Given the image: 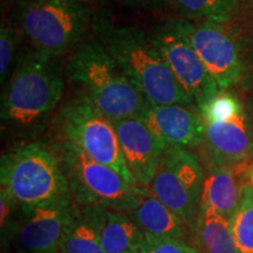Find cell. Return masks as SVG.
<instances>
[{
    "label": "cell",
    "instance_id": "22",
    "mask_svg": "<svg viewBox=\"0 0 253 253\" xmlns=\"http://www.w3.org/2000/svg\"><path fill=\"white\" fill-rule=\"evenodd\" d=\"M244 110L243 103L235 95L219 90L198 108L204 122H220L233 119Z\"/></svg>",
    "mask_w": 253,
    "mask_h": 253
},
{
    "label": "cell",
    "instance_id": "15",
    "mask_svg": "<svg viewBox=\"0 0 253 253\" xmlns=\"http://www.w3.org/2000/svg\"><path fill=\"white\" fill-rule=\"evenodd\" d=\"M249 167L214 166L204 176L201 205L231 220L242 199Z\"/></svg>",
    "mask_w": 253,
    "mask_h": 253
},
{
    "label": "cell",
    "instance_id": "7",
    "mask_svg": "<svg viewBox=\"0 0 253 253\" xmlns=\"http://www.w3.org/2000/svg\"><path fill=\"white\" fill-rule=\"evenodd\" d=\"M56 123L62 140L71 142L97 162L112 167L126 181L137 185L126 164L113 121L104 116L87 96L66 104Z\"/></svg>",
    "mask_w": 253,
    "mask_h": 253
},
{
    "label": "cell",
    "instance_id": "16",
    "mask_svg": "<svg viewBox=\"0 0 253 253\" xmlns=\"http://www.w3.org/2000/svg\"><path fill=\"white\" fill-rule=\"evenodd\" d=\"M96 226L106 253H126L140 250L145 235L128 213L102 207H86Z\"/></svg>",
    "mask_w": 253,
    "mask_h": 253
},
{
    "label": "cell",
    "instance_id": "23",
    "mask_svg": "<svg viewBox=\"0 0 253 253\" xmlns=\"http://www.w3.org/2000/svg\"><path fill=\"white\" fill-rule=\"evenodd\" d=\"M23 214L24 208L5 190L0 189V232L2 245H8L13 240Z\"/></svg>",
    "mask_w": 253,
    "mask_h": 253
},
{
    "label": "cell",
    "instance_id": "9",
    "mask_svg": "<svg viewBox=\"0 0 253 253\" xmlns=\"http://www.w3.org/2000/svg\"><path fill=\"white\" fill-rule=\"evenodd\" d=\"M172 74L196 108L219 91L216 81L175 21L154 36Z\"/></svg>",
    "mask_w": 253,
    "mask_h": 253
},
{
    "label": "cell",
    "instance_id": "29",
    "mask_svg": "<svg viewBox=\"0 0 253 253\" xmlns=\"http://www.w3.org/2000/svg\"><path fill=\"white\" fill-rule=\"evenodd\" d=\"M250 167H253V157H252V160H251V163H250Z\"/></svg>",
    "mask_w": 253,
    "mask_h": 253
},
{
    "label": "cell",
    "instance_id": "19",
    "mask_svg": "<svg viewBox=\"0 0 253 253\" xmlns=\"http://www.w3.org/2000/svg\"><path fill=\"white\" fill-rule=\"evenodd\" d=\"M59 253H106L86 207L75 203L74 211L63 232Z\"/></svg>",
    "mask_w": 253,
    "mask_h": 253
},
{
    "label": "cell",
    "instance_id": "2",
    "mask_svg": "<svg viewBox=\"0 0 253 253\" xmlns=\"http://www.w3.org/2000/svg\"><path fill=\"white\" fill-rule=\"evenodd\" d=\"M102 45L150 104H192L154 37L136 26H107Z\"/></svg>",
    "mask_w": 253,
    "mask_h": 253
},
{
    "label": "cell",
    "instance_id": "11",
    "mask_svg": "<svg viewBox=\"0 0 253 253\" xmlns=\"http://www.w3.org/2000/svg\"><path fill=\"white\" fill-rule=\"evenodd\" d=\"M75 208L72 195L58 198L24 214L13 237L21 253H59L63 232Z\"/></svg>",
    "mask_w": 253,
    "mask_h": 253
},
{
    "label": "cell",
    "instance_id": "13",
    "mask_svg": "<svg viewBox=\"0 0 253 253\" xmlns=\"http://www.w3.org/2000/svg\"><path fill=\"white\" fill-rule=\"evenodd\" d=\"M191 104H148L141 119L167 147L192 148L204 138V120Z\"/></svg>",
    "mask_w": 253,
    "mask_h": 253
},
{
    "label": "cell",
    "instance_id": "18",
    "mask_svg": "<svg viewBox=\"0 0 253 253\" xmlns=\"http://www.w3.org/2000/svg\"><path fill=\"white\" fill-rule=\"evenodd\" d=\"M192 236L199 253H239L230 220L204 205L199 209Z\"/></svg>",
    "mask_w": 253,
    "mask_h": 253
},
{
    "label": "cell",
    "instance_id": "24",
    "mask_svg": "<svg viewBox=\"0 0 253 253\" xmlns=\"http://www.w3.org/2000/svg\"><path fill=\"white\" fill-rule=\"evenodd\" d=\"M141 253H199L195 244L175 238H155L145 235Z\"/></svg>",
    "mask_w": 253,
    "mask_h": 253
},
{
    "label": "cell",
    "instance_id": "12",
    "mask_svg": "<svg viewBox=\"0 0 253 253\" xmlns=\"http://www.w3.org/2000/svg\"><path fill=\"white\" fill-rule=\"evenodd\" d=\"M113 125L129 171L136 184L147 189L168 147L141 118L119 120Z\"/></svg>",
    "mask_w": 253,
    "mask_h": 253
},
{
    "label": "cell",
    "instance_id": "28",
    "mask_svg": "<svg viewBox=\"0 0 253 253\" xmlns=\"http://www.w3.org/2000/svg\"><path fill=\"white\" fill-rule=\"evenodd\" d=\"M249 2H250V5H251V7L253 8V0H249Z\"/></svg>",
    "mask_w": 253,
    "mask_h": 253
},
{
    "label": "cell",
    "instance_id": "8",
    "mask_svg": "<svg viewBox=\"0 0 253 253\" xmlns=\"http://www.w3.org/2000/svg\"><path fill=\"white\" fill-rule=\"evenodd\" d=\"M204 173L184 148L168 147L147 190L178 214L192 233L202 201Z\"/></svg>",
    "mask_w": 253,
    "mask_h": 253
},
{
    "label": "cell",
    "instance_id": "14",
    "mask_svg": "<svg viewBox=\"0 0 253 253\" xmlns=\"http://www.w3.org/2000/svg\"><path fill=\"white\" fill-rule=\"evenodd\" d=\"M203 140L214 166L250 168L253 136L244 110L226 121L204 122Z\"/></svg>",
    "mask_w": 253,
    "mask_h": 253
},
{
    "label": "cell",
    "instance_id": "5",
    "mask_svg": "<svg viewBox=\"0 0 253 253\" xmlns=\"http://www.w3.org/2000/svg\"><path fill=\"white\" fill-rule=\"evenodd\" d=\"M54 151L78 205L102 207L125 213L136 207L144 188L132 185L112 167L93 160L71 142L61 140Z\"/></svg>",
    "mask_w": 253,
    "mask_h": 253
},
{
    "label": "cell",
    "instance_id": "30",
    "mask_svg": "<svg viewBox=\"0 0 253 253\" xmlns=\"http://www.w3.org/2000/svg\"><path fill=\"white\" fill-rule=\"evenodd\" d=\"M81 1H82V0H81Z\"/></svg>",
    "mask_w": 253,
    "mask_h": 253
},
{
    "label": "cell",
    "instance_id": "3",
    "mask_svg": "<svg viewBox=\"0 0 253 253\" xmlns=\"http://www.w3.org/2000/svg\"><path fill=\"white\" fill-rule=\"evenodd\" d=\"M52 58L34 49L19 61L1 95L2 126L33 131L48 120L65 89Z\"/></svg>",
    "mask_w": 253,
    "mask_h": 253
},
{
    "label": "cell",
    "instance_id": "4",
    "mask_svg": "<svg viewBox=\"0 0 253 253\" xmlns=\"http://www.w3.org/2000/svg\"><path fill=\"white\" fill-rule=\"evenodd\" d=\"M0 189L27 210L71 195L58 155L40 143L23 145L2 155Z\"/></svg>",
    "mask_w": 253,
    "mask_h": 253
},
{
    "label": "cell",
    "instance_id": "27",
    "mask_svg": "<svg viewBox=\"0 0 253 253\" xmlns=\"http://www.w3.org/2000/svg\"><path fill=\"white\" fill-rule=\"evenodd\" d=\"M126 253H141V251H138V250H132V251H128Z\"/></svg>",
    "mask_w": 253,
    "mask_h": 253
},
{
    "label": "cell",
    "instance_id": "26",
    "mask_svg": "<svg viewBox=\"0 0 253 253\" xmlns=\"http://www.w3.org/2000/svg\"><path fill=\"white\" fill-rule=\"evenodd\" d=\"M245 178H246V183L253 188V167L249 168L248 171L245 173Z\"/></svg>",
    "mask_w": 253,
    "mask_h": 253
},
{
    "label": "cell",
    "instance_id": "17",
    "mask_svg": "<svg viewBox=\"0 0 253 253\" xmlns=\"http://www.w3.org/2000/svg\"><path fill=\"white\" fill-rule=\"evenodd\" d=\"M128 214L144 235L155 238L186 240L191 233L182 218L147 189L142 190L137 204Z\"/></svg>",
    "mask_w": 253,
    "mask_h": 253
},
{
    "label": "cell",
    "instance_id": "25",
    "mask_svg": "<svg viewBox=\"0 0 253 253\" xmlns=\"http://www.w3.org/2000/svg\"><path fill=\"white\" fill-rule=\"evenodd\" d=\"M15 46H17V34L13 28L2 25L0 28V81L4 84L6 75L13 60Z\"/></svg>",
    "mask_w": 253,
    "mask_h": 253
},
{
    "label": "cell",
    "instance_id": "21",
    "mask_svg": "<svg viewBox=\"0 0 253 253\" xmlns=\"http://www.w3.org/2000/svg\"><path fill=\"white\" fill-rule=\"evenodd\" d=\"M186 14L204 18L209 23H227L238 7L237 0H176Z\"/></svg>",
    "mask_w": 253,
    "mask_h": 253
},
{
    "label": "cell",
    "instance_id": "20",
    "mask_svg": "<svg viewBox=\"0 0 253 253\" xmlns=\"http://www.w3.org/2000/svg\"><path fill=\"white\" fill-rule=\"evenodd\" d=\"M230 224L239 253H253V188L248 183Z\"/></svg>",
    "mask_w": 253,
    "mask_h": 253
},
{
    "label": "cell",
    "instance_id": "10",
    "mask_svg": "<svg viewBox=\"0 0 253 253\" xmlns=\"http://www.w3.org/2000/svg\"><path fill=\"white\" fill-rule=\"evenodd\" d=\"M175 24L188 38L219 90L239 84L244 71L239 52L233 40L217 24H192L185 20Z\"/></svg>",
    "mask_w": 253,
    "mask_h": 253
},
{
    "label": "cell",
    "instance_id": "1",
    "mask_svg": "<svg viewBox=\"0 0 253 253\" xmlns=\"http://www.w3.org/2000/svg\"><path fill=\"white\" fill-rule=\"evenodd\" d=\"M67 71L110 121L141 118L149 104L102 43L88 41L75 47L68 58Z\"/></svg>",
    "mask_w": 253,
    "mask_h": 253
},
{
    "label": "cell",
    "instance_id": "6",
    "mask_svg": "<svg viewBox=\"0 0 253 253\" xmlns=\"http://www.w3.org/2000/svg\"><path fill=\"white\" fill-rule=\"evenodd\" d=\"M89 24L90 9L81 0H25L19 13L24 36L50 56L80 45Z\"/></svg>",
    "mask_w": 253,
    "mask_h": 253
}]
</instances>
